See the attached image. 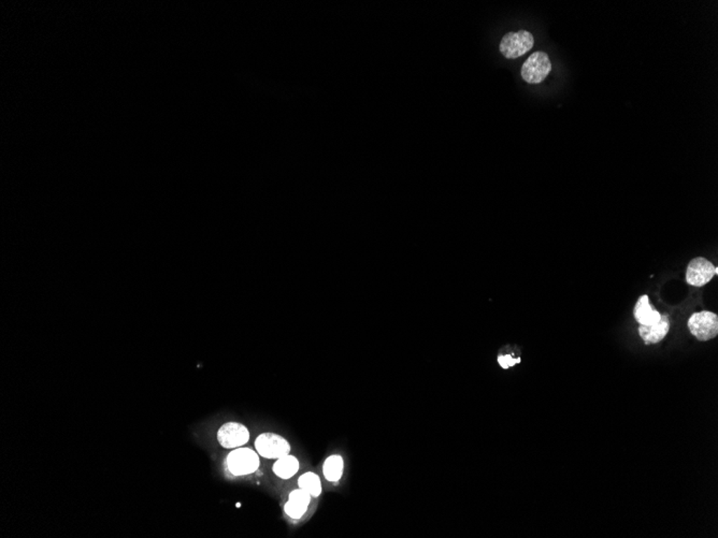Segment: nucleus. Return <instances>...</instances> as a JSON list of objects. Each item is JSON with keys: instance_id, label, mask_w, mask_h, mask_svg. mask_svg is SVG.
Listing matches in <instances>:
<instances>
[{"instance_id": "nucleus-14", "label": "nucleus", "mask_w": 718, "mask_h": 538, "mask_svg": "<svg viewBox=\"0 0 718 538\" xmlns=\"http://www.w3.org/2000/svg\"><path fill=\"white\" fill-rule=\"evenodd\" d=\"M498 362L503 369L507 370L509 369V368L514 367L515 364L519 363V362H521V359H519V358L514 359V358L512 357L511 355H505L499 356Z\"/></svg>"}, {"instance_id": "nucleus-3", "label": "nucleus", "mask_w": 718, "mask_h": 538, "mask_svg": "<svg viewBox=\"0 0 718 538\" xmlns=\"http://www.w3.org/2000/svg\"><path fill=\"white\" fill-rule=\"evenodd\" d=\"M689 331L698 341L715 339L718 335V317L712 311H703L691 315L689 321Z\"/></svg>"}, {"instance_id": "nucleus-12", "label": "nucleus", "mask_w": 718, "mask_h": 538, "mask_svg": "<svg viewBox=\"0 0 718 538\" xmlns=\"http://www.w3.org/2000/svg\"><path fill=\"white\" fill-rule=\"evenodd\" d=\"M343 459L340 456H331L324 463V475L327 480L337 483L343 474Z\"/></svg>"}, {"instance_id": "nucleus-6", "label": "nucleus", "mask_w": 718, "mask_h": 538, "mask_svg": "<svg viewBox=\"0 0 718 538\" xmlns=\"http://www.w3.org/2000/svg\"><path fill=\"white\" fill-rule=\"evenodd\" d=\"M717 268L703 257H698L689 262L686 269V282L691 286L703 287L717 274Z\"/></svg>"}, {"instance_id": "nucleus-5", "label": "nucleus", "mask_w": 718, "mask_h": 538, "mask_svg": "<svg viewBox=\"0 0 718 538\" xmlns=\"http://www.w3.org/2000/svg\"><path fill=\"white\" fill-rule=\"evenodd\" d=\"M255 447L258 454L266 459H280L291 451L288 442L274 433H264L258 436L255 441Z\"/></svg>"}, {"instance_id": "nucleus-9", "label": "nucleus", "mask_w": 718, "mask_h": 538, "mask_svg": "<svg viewBox=\"0 0 718 538\" xmlns=\"http://www.w3.org/2000/svg\"><path fill=\"white\" fill-rule=\"evenodd\" d=\"M670 330V321L667 316L661 315V319L658 323L653 325H640L639 335L641 339L646 344H657L665 339Z\"/></svg>"}, {"instance_id": "nucleus-13", "label": "nucleus", "mask_w": 718, "mask_h": 538, "mask_svg": "<svg viewBox=\"0 0 718 538\" xmlns=\"http://www.w3.org/2000/svg\"><path fill=\"white\" fill-rule=\"evenodd\" d=\"M299 488L307 491L311 497H317L321 493V479L314 473L309 472L301 475L298 479Z\"/></svg>"}, {"instance_id": "nucleus-7", "label": "nucleus", "mask_w": 718, "mask_h": 538, "mask_svg": "<svg viewBox=\"0 0 718 538\" xmlns=\"http://www.w3.org/2000/svg\"><path fill=\"white\" fill-rule=\"evenodd\" d=\"M218 440L225 448H238L248 442L250 433L244 424L230 422L220 426Z\"/></svg>"}, {"instance_id": "nucleus-4", "label": "nucleus", "mask_w": 718, "mask_h": 538, "mask_svg": "<svg viewBox=\"0 0 718 538\" xmlns=\"http://www.w3.org/2000/svg\"><path fill=\"white\" fill-rule=\"evenodd\" d=\"M228 469L236 476L252 474L260 466V458L254 450L239 448L230 452L227 459Z\"/></svg>"}, {"instance_id": "nucleus-8", "label": "nucleus", "mask_w": 718, "mask_h": 538, "mask_svg": "<svg viewBox=\"0 0 718 538\" xmlns=\"http://www.w3.org/2000/svg\"><path fill=\"white\" fill-rule=\"evenodd\" d=\"M310 499L311 495L303 489L293 491L289 495L288 502L285 504V513L292 519H300L310 505Z\"/></svg>"}, {"instance_id": "nucleus-2", "label": "nucleus", "mask_w": 718, "mask_h": 538, "mask_svg": "<svg viewBox=\"0 0 718 538\" xmlns=\"http://www.w3.org/2000/svg\"><path fill=\"white\" fill-rule=\"evenodd\" d=\"M552 72V62L544 52H535L521 66V78L528 84H539Z\"/></svg>"}, {"instance_id": "nucleus-11", "label": "nucleus", "mask_w": 718, "mask_h": 538, "mask_svg": "<svg viewBox=\"0 0 718 538\" xmlns=\"http://www.w3.org/2000/svg\"><path fill=\"white\" fill-rule=\"evenodd\" d=\"M299 471L298 459L294 456L282 457L273 464V473L282 479L292 478Z\"/></svg>"}, {"instance_id": "nucleus-1", "label": "nucleus", "mask_w": 718, "mask_h": 538, "mask_svg": "<svg viewBox=\"0 0 718 538\" xmlns=\"http://www.w3.org/2000/svg\"><path fill=\"white\" fill-rule=\"evenodd\" d=\"M535 44V38L527 30L507 32L500 42V53L507 60H515L528 53Z\"/></svg>"}, {"instance_id": "nucleus-10", "label": "nucleus", "mask_w": 718, "mask_h": 538, "mask_svg": "<svg viewBox=\"0 0 718 538\" xmlns=\"http://www.w3.org/2000/svg\"><path fill=\"white\" fill-rule=\"evenodd\" d=\"M634 315L636 321L641 325H653L658 323L661 319V314L654 309L653 305L649 304V297L643 295L640 297L634 309Z\"/></svg>"}]
</instances>
